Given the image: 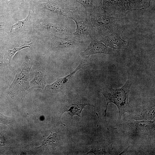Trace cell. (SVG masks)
Here are the masks:
<instances>
[{"label": "cell", "instance_id": "obj_4", "mask_svg": "<svg viewBox=\"0 0 155 155\" xmlns=\"http://www.w3.org/2000/svg\"><path fill=\"white\" fill-rule=\"evenodd\" d=\"M69 18L72 19L76 25L73 34L77 40L83 41L96 35L94 28L90 20L89 15L85 10L76 7L71 12Z\"/></svg>", "mask_w": 155, "mask_h": 155}, {"label": "cell", "instance_id": "obj_3", "mask_svg": "<svg viewBox=\"0 0 155 155\" xmlns=\"http://www.w3.org/2000/svg\"><path fill=\"white\" fill-rule=\"evenodd\" d=\"M33 64V60L26 57L16 70L15 78L7 91L11 97L21 96L30 90L29 73Z\"/></svg>", "mask_w": 155, "mask_h": 155}, {"label": "cell", "instance_id": "obj_6", "mask_svg": "<svg viewBox=\"0 0 155 155\" xmlns=\"http://www.w3.org/2000/svg\"><path fill=\"white\" fill-rule=\"evenodd\" d=\"M69 18L61 16L55 23L44 21L40 23L38 27L44 34L65 38L72 34L75 30L74 23Z\"/></svg>", "mask_w": 155, "mask_h": 155}, {"label": "cell", "instance_id": "obj_14", "mask_svg": "<svg viewBox=\"0 0 155 155\" xmlns=\"http://www.w3.org/2000/svg\"><path fill=\"white\" fill-rule=\"evenodd\" d=\"M46 76L45 68L40 67L36 69L35 76L30 82V89L38 88L43 90L46 85Z\"/></svg>", "mask_w": 155, "mask_h": 155}, {"label": "cell", "instance_id": "obj_15", "mask_svg": "<svg viewBox=\"0 0 155 155\" xmlns=\"http://www.w3.org/2000/svg\"><path fill=\"white\" fill-rule=\"evenodd\" d=\"M154 106L148 107L140 111L131 114L129 117L130 120L135 121L155 120Z\"/></svg>", "mask_w": 155, "mask_h": 155}, {"label": "cell", "instance_id": "obj_1", "mask_svg": "<svg viewBox=\"0 0 155 155\" xmlns=\"http://www.w3.org/2000/svg\"><path fill=\"white\" fill-rule=\"evenodd\" d=\"M132 84L131 80H128L125 84L121 87L116 89L110 88H104L101 92L105 97L106 105L104 111L105 120L107 125L108 132L109 129L106 119V115L108 104L111 103L115 104L119 111L118 120L121 122L122 116L125 113H131L132 109L128 102V96L130 88Z\"/></svg>", "mask_w": 155, "mask_h": 155}, {"label": "cell", "instance_id": "obj_22", "mask_svg": "<svg viewBox=\"0 0 155 155\" xmlns=\"http://www.w3.org/2000/svg\"><path fill=\"white\" fill-rule=\"evenodd\" d=\"M5 17L4 15L0 13V34L5 32L6 23Z\"/></svg>", "mask_w": 155, "mask_h": 155}, {"label": "cell", "instance_id": "obj_10", "mask_svg": "<svg viewBox=\"0 0 155 155\" xmlns=\"http://www.w3.org/2000/svg\"><path fill=\"white\" fill-rule=\"evenodd\" d=\"M91 42L87 48L81 52L80 55L82 56L90 55L97 54H111L112 52V49L106 46L100 41L98 40L95 36H91Z\"/></svg>", "mask_w": 155, "mask_h": 155}, {"label": "cell", "instance_id": "obj_24", "mask_svg": "<svg viewBox=\"0 0 155 155\" xmlns=\"http://www.w3.org/2000/svg\"><path fill=\"white\" fill-rule=\"evenodd\" d=\"M46 0L48 1V0Z\"/></svg>", "mask_w": 155, "mask_h": 155}, {"label": "cell", "instance_id": "obj_25", "mask_svg": "<svg viewBox=\"0 0 155 155\" xmlns=\"http://www.w3.org/2000/svg\"></svg>", "mask_w": 155, "mask_h": 155}, {"label": "cell", "instance_id": "obj_18", "mask_svg": "<svg viewBox=\"0 0 155 155\" xmlns=\"http://www.w3.org/2000/svg\"><path fill=\"white\" fill-rule=\"evenodd\" d=\"M81 4L89 14L101 9L102 0H73Z\"/></svg>", "mask_w": 155, "mask_h": 155}, {"label": "cell", "instance_id": "obj_7", "mask_svg": "<svg viewBox=\"0 0 155 155\" xmlns=\"http://www.w3.org/2000/svg\"><path fill=\"white\" fill-rule=\"evenodd\" d=\"M71 1L66 0H48L45 2L39 3V7L42 9L56 15L63 16L68 18L71 11L76 7Z\"/></svg>", "mask_w": 155, "mask_h": 155}, {"label": "cell", "instance_id": "obj_11", "mask_svg": "<svg viewBox=\"0 0 155 155\" xmlns=\"http://www.w3.org/2000/svg\"><path fill=\"white\" fill-rule=\"evenodd\" d=\"M85 65V60H82L73 71L63 77L57 78L56 80L52 84L46 85L45 89L47 91L54 93L62 92L64 87L68 84L74 75Z\"/></svg>", "mask_w": 155, "mask_h": 155}, {"label": "cell", "instance_id": "obj_20", "mask_svg": "<svg viewBox=\"0 0 155 155\" xmlns=\"http://www.w3.org/2000/svg\"><path fill=\"white\" fill-rule=\"evenodd\" d=\"M107 149L106 148L100 145L94 144L92 146L90 150L86 154L92 153L95 155L110 154Z\"/></svg>", "mask_w": 155, "mask_h": 155}, {"label": "cell", "instance_id": "obj_2", "mask_svg": "<svg viewBox=\"0 0 155 155\" xmlns=\"http://www.w3.org/2000/svg\"><path fill=\"white\" fill-rule=\"evenodd\" d=\"M89 16L96 35L101 37L112 34L120 35L123 32L124 26L121 18L106 15L102 8L90 14Z\"/></svg>", "mask_w": 155, "mask_h": 155}, {"label": "cell", "instance_id": "obj_16", "mask_svg": "<svg viewBox=\"0 0 155 155\" xmlns=\"http://www.w3.org/2000/svg\"><path fill=\"white\" fill-rule=\"evenodd\" d=\"M86 105L94 106L90 104L82 103H74L68 105H66L61 108L60 112V118H61L63 113L67 112L72 118L75 115H77L78 117V121L79 123L80 117H81V114L82 110L84 107Z\"/></svg>", "mask_w": 155, "mask_h": 155}, {"label": "cell", "instance_id": "obj_5", "mask_svg": "<svg viewBox=\"0 0 155 155\" xmlns=\"http://www.w3.org/2000/svg\"><path fill=\"white\" fill-rule=\"evenodd\" d=\"M130 138L135 141L151 140L155 137V120H130L124 123Z\"/></svg>", "mask_w": 155, "mask_h": 155}, {"label": "cell", "instance_id": "obj_17", "mask_svg": "<svg viewBox=\"0 0 155 155\" xmlns=\"http://www.w3.org/2000/svg\"><path fill=\"white\" fill-rule=\"evenodd\" d=\"M33 45L32 42L25 43L18 48H14L12 49L5 51L4 56V62L7 67V70L11 69V61L15 54L19 51L26 48L31 49Z\"/></svg>", "mask_w": 155, "mask_h": 155}, {"label": "cell", "instance_id": "obj_8", "mask_svg": "<svg viewBox=\"0 0 155 155\" xmlns=\"http://www.w3.org/2000/svg\"><path fill=\"white\" fill-rule=\"evenodd\" d=\"M83 42L77 39L73 33L65 38L53 36L51 37L50 49L55 52H69L78 48Z\"/></svg>", "mask_w": 155, "mask_h": 155}, {"label": "cell", "instance_id": "obj_9", "mask_svg": "<svg viewBox=\"0 0 155 155\" xmlns=\"http://www.w3.org/2000/svg\"><path fill=\"white\" fill-rule=\"evenodd\" d=\"M101 8L106 15L120 18L130 10L126 0H102Z\"/></svg>", "mask_w": 155, "mask_h": 155}, {"label": "cell", "instance_id": "obj_23", "mask_svg": "<svg viewBox=\"0 0 155 155\" xmlns=\"http://www.w3.org/2000/svg\"><path fill=\"white\" fill-rule=\"evenodd\" d=\"M1 66V61H0V67Z\"/></svg>", "mask_w": 155, "mask_h": 155}, {"label": "cell", "instance_id": "obj_12", "mask_svg": "<svg viewBox=\"0 0 155 155\" xmlns=\"http://www.w3.org/2000/svg\"><path fill=\"white\" fill-rule=\"evenodd\" d=\"M30 4L29 10L27 16L24 19L18 21L11 26L9 31L11 34H22L28 30L34 16V1L30 0Z\"/></svg>", "mask_w": 155, "mask_h": 155}, {"label": "cell", "instance_id": "obj_19", "mask_svg": "<svg viewBox=\"0 0 155 155\" xmlns=\"http://www.w3.org/2000/svg\"><path fill=\"white\" fill-rule=\"evenodd\" d=\"M130 10H138L147 8L150 5L149 0H127Z\"/></svg>", "mask_w": 155, "mask_h": 155}, {"label": "cell", "instance_id": "obj_13", "mask_svg": "<svg viewBox=\"0 0 155 155\" xmlns=\"http://www.w3.org/2000/svg\"><path fill=\"white\" fill-rule=\"evenodd\" d=\"M101 38L100 41L113 50L124 49L127 47V42L122 39L120 34H112L102 36Z\"/></svg>", "mask_w": 155, "mask_h": 155}, {"label": "cell", "instance_id": "obj_21", "mask_svg": "<svg viewBox=\"0 0 155 155\" xmlns=\"http://www.w3.org/2000/svg\"><path fill=\"white\" fill-rule=\"evenodd\" d=\"M20 0H0V6L5 9H11L19 5Z\"/></svg>", "mask_w": 155, "mask_h": 155}]
</instances>
